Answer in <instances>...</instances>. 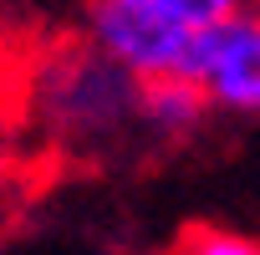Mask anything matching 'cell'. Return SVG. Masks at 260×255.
I'll return each mask as SVG.
<instances>
[{
  "instance_id": "4",
  "label": "cell",
  "mask_w": 260,
  "mask_h": 255,
  "mask_svg": "<svg viewBox=\"0 0 260 255\" xmlns=\"http://www.w3.org/2000/svg\"><path fill=\"white\" fill-rule=\"evenodd\" d=\"M214 107L204 102V92L184 77L174 82H143V143L148 148H174L184 138H194L204 117Z\"/></svg>"
},
{
  "instance_id": "1",
  "label": "cell",
  "mask_w": 260,
  "mask_h": 255,
  "mask_svg": "<svg viewBox=\"0 0 260 255\" xmlns=\"http://www.w3.org/2000/svg\"><path fill=\"white\" fill-rule=\"evenodd\" d=\"M11 112L31 148L67 164L117 158L143 143V82L87 36L31 51Z\"/></svg>"
},
{
  "instance_id": "5",
  "label": "cell",
  "mask_w": 260,
  "mask_h": 255,
  "mask_svg": "<svg viewBox=\"0 0 260 255\" xmlns=\"http://www.w3.org/2000/svg\"><path fill=\"white\" fill-rule=\"evenodd\" d=\"M26 174H31V143H26V133H21L16 112L0 107V214L21 199Z\"/></svg>"
},
{
  "instance_id": "6",
  "label": "cell",
  "mask_w": 260,
  "mask_h": 255,
  "mask_svg": "<svg viewBox=\"0 0 260 255\" xmlns=\"http://www.w3.org/2000/svg\"><path fill=\"white\" fill-rule=\"evenodd\" d=\"M174 255H260V235L224 230V225H199L179 240Z\"/></svg>"
},
{
  "instance_id": "2",
  "label": "cell",
  "mask_w": 260,
  "mask_h": 255,
  "mask_svg": "<svg viewBox=\"0 0 260 255\" xmlns=\"http://www.w3.org/2000/svg\"><path fill=\"white\" fill-rule=\"evenodd\" d=\"M240 11V0H82V36L138 82H194L204 41Z\"/></svg>"
},
{
  "instance_id": "7",
  "label": "cell",
  "mask_w": 260,
  "mask_h": 255,
  "mask_svg": "<svg viewBox=\"0 0 260 255\" xmlns=\"http://www.w3.org/2000/svg\"><path fill=\"white\" fill-rule=\"evenodd\" d=\"M240 6H245V11H255V16H260V0H240Z\"/></svg>"
},
{
  "instance_id": "3",
  "label": "cell",
  "mask_w": 260,
  "mask_h": 255,
  "mask_svg": "<svg viewBox=\"0 0 260 255\" xmlns=\"http://www.w3.org/2000/svg\"><path fill=\"white\" fill-rule=\"evenodd\" d=\"M194 87L224 117H260V16L255 11L230 16L204 41Z\"/></svg>"
}]
</instances>
